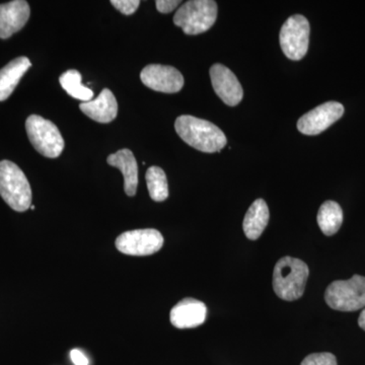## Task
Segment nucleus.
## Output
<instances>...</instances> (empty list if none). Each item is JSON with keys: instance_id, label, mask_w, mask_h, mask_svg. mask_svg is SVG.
<instances>
[{"instance_id": "nucleus-5", "label": "nucleus", "mask_w": 365, "mask_h": 365, "mask_svg": "<svg viewBox=\"0 0 365 365\" xmlns=\"http://www.w3.org/2000/svg\"><path fill=\"white\" fill-rule=\"evenodd\" d=\"M26 130L35 150L46 158L60 157L64 150L63 137L56 125L45 118L32 115L26 119Z\"/></svg>"}, {"instance_id": "nucleus-4", "label": "nucleus", "mask_w": 365, "mask_h": 365, "mask_svg": "<svg viewBox=\"0 0 365 365\" xmlns=\"http://www.w3.org/2000/svg\"><path fill=\"white\" fill-rule=\"evenodd\" d=\"M217 11V4L213 0H191L178 9L174 24L187 35H199L215 25Z\"/></svg>"}, {"instance_id": "nucleus-18", "label": "nucleus", "mask_w": 365, "mask_h": 365, "mask_svg": "<svg viewBox=\"0 0 365 365\" xmlns=\"http://www.w3.org/2000/svg\"><path fill=\"white\" fill-rule=\"evenodd\" d=\"M317 218H318L319 227L324 235H335L343 223L342 208L335 201H326L319 207Z\"/></svg>"}, {"instance_id": "nucleus-21", "label": "nucleus", "mask_w": 365, "mask_h": 365, "mask_svg": "<svg viewBox=\"0 0 365 365\" xmlns=\"http://www.w3.org/2000/svg\"><path fill=\"white\" fill-rule=\"evenodd\" d=\"M300 365H337V359L332 353H313L307 355Z\"/></svg>"}, {"instance_id": "nucleus-2", "label": "nucleus", "mask_w": 365, "mask_h": 365, "mask_svg": "<svg viewBox=\"0 0 365 365\" xmlns=\"http://www.w3.org/2000/svg\"><path fill=\"white\" fill-rule=\"evenodd\" d=\"M309 275V267L304 261L289 256L283 257L274 267V292L287 302L299 299L306 289Z\"/></svg>"}, {"instance_id": "nucleus-3", "label": "nucleus", "mask_w": 365, "mask_h": 365, "mask_svg": "<svg viewBox=\"0 0 365 365\" xmlns=\"http://www.w3.org/2000/svg\"><path fill=\"white\" fill-rule=\"evenodd\" d=\"M0 196L18 212L32 206V189L23 170L11 160L0 162Z\"/></svg>"}, {"instance_id": "nucleus-15", "label": "nucleus", "mask_w": 365, "mask_h": 365, "mask_svg": "<svg viewBox=\"0 0 365 365\" xmlns=\"http://www.w3.org/2000/svg\"><path fill=\"white\" fill-rule=\"evenodd\" d=\"M107 163L121 170L124 177V191L127 196H134L138 186V165L131 150H120L110 155Z\"/></svg>"}, {"instance_id": "nucleus-17", "label": "nucleus", "mask_w": 365, "mask_h": 365, "mask_svg": "<svg viewBox=\"0 0 365 365\" xmlns=\"http://www.w3.org/2000/svg\"><path fill=\"white\" fill-rule=\"evenodd\" d=\"M270 212L267 203L263 199H257L245 216L242 230L245 235L252 241H256L261 237L264 230L267 227Z\"/></svg>"}, {"instance_id": "nucleus-12", "label": "nucleus", "mask_w": 365, "mask_h": 365, "mask_svg": "<svg viewBox=\"0 0 365 365\" xmlns=\"http://www.w3.org/2000/svg\"><path fill=\"white\" fill-rule=\"evenodd\" d=\"M31 9L25 0H14L0 4V39H9L25 26Z\"/></svg>"}, {"instance_id": "nucleus-22", "label": "nucleus", "mask_w": 365, "mask_h": 365, "mask_svg": "<svg viewBox=\"0 0 365 365\" xmlns=\"http://www.w3.org/2000/svg\"><path fill=\"white\" fill-rule=\"evenodd\" d=\"M111 4L120 13L130 16V14L135 13L140 1L139 0H112Z\"/></svg>"}, {"instance_id": "nucleus-25", "label": "nucleus", "mask_w": 365, "mask_h": 365, "mask_svg": "<svg viewBox=\"0 0 365 365\" xmlns=\"http://www.w3.org/2000/svg\"><path fill=\"white\" fill-rule=\"evenodd\" d=\"M359 325L362 330L365 331V309L362 311V313L360 314L359 319Z\"/></svg>"}, {"instance_id": "nucleus-8", "label": "nucleus", "mask_w": 365, "mask_h": 365, "mask_svg": "<svg viewBox=\"0 0 365 365\" xmlns=\"http://www.w3.org/2000/svg\"><path fill=\"white\" fill-rule=\"evenodd\" d=\"M163 237L153 228L125 232L117 237L115 246L118 251L129 256H150L163 248Z\"/></svg>"}, {"instance_id": "nucleus-23", "label": "nucleus", "mask_w": 365, "mask_h": 365, "mask_svg": "<svg viewBox=\"0 0 365 365\" xmlns=\"http://www.w3.org/2000/svg\"><path fill=\"white\" fill-rule=\"evenodd\" d=\"M180 4L181 1H178V0H157L155 1L158 11L162 14H169L170 11H175Z\"/></svg>"}, {"instance_id": "nucleus-13", "label": "nucleus", "mask_w": 365, "mask_h": 365, "mask_svg": "<svg viewBox=\"0 0 365 365\" xmlns=\"http://www.w3.org/2000/svg\"><path fill=\"white\" fill-rule=\"evenodd\" d=\"M207 314V307L200 300L182 299L173 307L170 314V323L178 329H192L202 325Z\"/></svg>"}, {"instance_id": "nucleus-11", "label": "nucleus", "mask_w": 365, "mask_h": 365, "mask_svg": "<svg viewBox=\"0 0 365 365\" xmlns=\"http://www.w3.org/2000/svg\"><path fill=\"white\" fill-rule=\"evenodd\" d=\"M209 73L213 90L225 104L235 107L242 102L244 91L234 72L222 64L216 63L211 66Z\"/></svg>"}, {"instance_id": "nucleus-19", "label": "nucleus", "mask_w": 365, "mask_h": 365, "mask_svg": "<svg viewBox=\"0 0 365 365\" xmlns=\"http://www.w3.org/2000/svg\"><path fill=\"white\" fill-rule=\"evenodd\" d=\"M59 81L62 88L76 100L86 103L90 102L93 98V91L81 83V74L76 69H69L64 72L60 76Z\"/></svg>"}, {"instance_id": "nucleus-6", "label": "nucleus", "mask_w": 365, "mask_h": 365, "mask_svg": "<svg viewBox=\"0 0 365 365\" xmlns=\"http://www.w3.org/2000/svg\"><path fill=\"white\" fill-rule=\"evenodd\" d=\"M325 300L336 311H359L365 307V277L354 275L351 279L334 281L327 288Z\"/></svg>"}, {"instance_id": "nucleus-1", "label": "nucleus", "mask_w": 365, "mask_h": 365, "mask_svg": "<svg viewBox=\"0 0 365 365\" xmlns=\"http://www.w3.org/2000/svg\"><path fill=\"white\" fill-rule=\"evenodd\" d=\"M175 128L185 143L202 153H218L227 143L222 129L207 120L182 115L177 118Z\"/></svg>"}, {"instance_id": "nucleus-10", "label": "nucleus", "mask_w": 365, "mask_h": 365, "mask_svg": "<svg viewBox=\"0 0 365 365\" xmlns=\"http://www.w3.org/2000/svg\"><path fill=\"white\" fill-rule=\"evenodd\" d=\"M140 78L144 86L165 93H178L184 86L181 72L175 67L162 64H150L144 67Z\"/></svg>"}, {"instance_id": "nucleus-26", "label": "nucleus", "mask_w": 365, "mask_h": 365, "mask_svg": "<svg viewBox=\"0 0 365 365\" xmlns=\"http://www.w3.org/2000/svg\"><path fill=\"white\" fill-rule=\"evenodd\" d=\"M31 209H32V210H35V205L31 206Z\"/></svg>"}, {"instance_id": "nucleus-20", "label": "nucleus", "mask_w": 365, "mask_h": 365, "mask_svg": "<svg viewBox=\"0 0 365 365\" xmlns=\"http://www.w3.org/2000/svg\"><path fill=\"white\" fill-rule=\"evenodd\" d=\"M145 179L150 198L155 202L167 200L169 185L165 170L158 167H150L146 172Z\"/></svg>"}, {"instance_id": "nucleus-9", "label": "nucleus", "mask_w": 365, "mask_h": 365, "mask_svg": "<svg viewBox=\"0 0 365 365\" xmlns=\"http://www.w3.org/2000/svg\"><path fill=\"white\" fill-rule=\"evenodd\" d=\"M344 114V107L338 102H327L300 117L297 129L304 135H319L332 126Z\"/></svg>"}, {"instance_id": "nucleus-14", "label": "nucleus", "mask_w": 365, "mask_h": 365, "mask_svg": "<svg viewBox=\"0 0 365 365\" xmlns=\"http://www.w3.org/2000/svg\"><path fill=\"white\" fill-rule=\"evenodd\" d=\"M79 109L98 123H110L117 117L118 103L114 93L109 88H104L95 100L81 103Z\"/></svg>"}, {"instance_id": "nucleus-24", "label": "nucleus", "mask_w": 365, "mask_h": 365, "mask_svg": "<svg viewBox=\"0 0 365 365\" xmlns=\"http://www.w3.org/2000/svg\"><path fill=\"white\" fill-rule=\"evenodd\" d=\"M72 362L76 365H88V359L85 354L78 349H73L71 352Z\"/></svg>"}, {"instance_id": "nucleus-7", "label": "nucleus", "mask_w": 365, "mask_h": 365, "mask_svg": "<svg viewBox=\"0 0 365 365\" xmlns=\"http://www.w3.org/2000/svg\"><path fill=\"white\" fill-rule=\"evenodd\" d=\"M309 21L302 14L290 16L280 31V47L285 56L299 61L306 56L309 43Z\"/></svg>"}, {"instance_id": "nucleus-16", "label": "nucleus", "mask_w": 365, "mask_h": 365, "mask_svg": "<svg viewBox=\"0 0 365 365\" xmlns=\"http://www.w3.org/2000/svg\"><path fill=\"white\" fill-rule=\"evenodd\" d=\"M32 66L28 57L21 56L11 60L0 69V102L7 100L16 90L24 74Z\"/></svg>"}]
</instances>
